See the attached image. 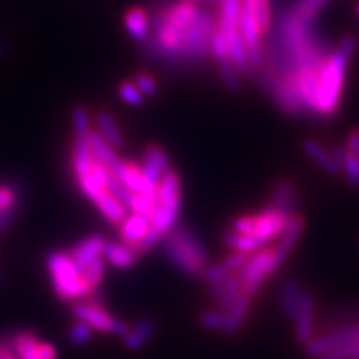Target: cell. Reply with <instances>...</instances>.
Instances as JSON below:
<instances>
[{"mask_svg":"<svg viewBox=\"0 0 359 359\" xmlns=\"http://www.w3.org/2000/svg\"><path fill=\"white\" fill-rule=\"evenodd\" d=\"M180 212H182V182L178 173L170 168L156 187V206L150 218V231L138 246L137 253L143 255L160 245V241L170 235L178 224Z\"/></svg>","mask_w":359,"mask_h":359,"instance_id":"cell-1","label":"cell"},{"mask_svg":"<svg viewBox=\"0 0 359 359\" xmlns=\"http://www.w3.org/2000/svg\"><path fill=\"white\" fill-rule=\"evenodd\" d=\"M354 50H356V39L353 35H346V37L341 39L339 45L333 52L327 53L320 72L316 114L331 116L338 111L341 97H343L348 65Z\"/></svg>","mask_w":359,"mask_h":359,"instance_id":"cell-2","label":"cell"},{"mask_svg":"<svg viewBox=\"0 0 359 359\" xmlns=\"http://www.w3.org/2000/svg\"><path fill=\"white\" fill-rule=\"evenodd\" d=\"M198 8L195 2L180 0L172 7L161 11L155 19V40L161 53L168 57H178L183 47L187 30L195 20Z\"/></svg>","mask_w":359,"mask_h":359,"instance_id":"cell-3","label":"cell"},{"mask_svg":"<svg viewBox=\"0 0 359 359\" xmlns=\"http://www.w3.org/2000/svg\"><path fill=\"white\" fill-rule=\"evenodd\" d=\"M304 351L320 359H359V321L313 338L304 344Z\"/></svg>","mask_w":359,"mask_h":359,"instance_id":"cell-4","label":"cell"},{"mask_svg":"<svg viewBox=\"0 0 359 359\" xmlns=\"http://www.w3.org/2000/svg\"><path fill=\"white\" fill-rule=\"evenodd\" d=\"M47 269L50 275L52 286L57 296L64 302H79L88 296V290L85 286L82 273L64 251H53L47 258Z\"/></svg>","mask_w":359,"mask_h":359,"instance_id":"cell-5","label":"cell"},{"mask_svg":"<svg viewBox=\"0 0 359 359\" xmlns=\"http://www.w3.org/2000/svg\"><path fill=\"white\" fill-rule=\"evenodd\" d=\"M278 268L280 266L275 259V250L273 248H259L253 255H250L248 262L238 273L241 283H243L245 293L255 298V294H258V291L263 288L266 278L276 273Z\"/></svg>","mask_w":359,"mask_h":359,"instance_id":"cell-6","label":"cell"},{"mask_svg":"<svg viewBox=\"0 0 359 359\" xmlns=\"http://www.w3.org/2000/svg\"><path fill=\"white\" fill-rule=\"evenodd\" d=\"M238 29H240L241 39H243L245 47H246L248 67L259 69L264 62L263 48H262L263 32L262 29H259L253 0H243V2H241V13H240V22H238Z\"/></svg>","mask_w":359,"mask_h":359,"instance_id":"cell-7","label":"cell"},{"mask_svg":"<svg viewBox=\"0 0 359 359\" xmlns=\"http://www.w3.org/2000/svg\"><path fill=\"white\" fill-rule=\"evenodd\" d=\"M217 29V20L210 12H198L195 20L187 30L183 39V47L178 58L182 60H193L201 58L210 50V39Z\"/></svg>","mask_w":359,"mask_h":359,"instance_id":"cell-8","label":"cell"},{"mask_svg":"<svg viewBox=\"0 0 359 359\" xmlns=\"http://www.w3.org/2000/svg\"><path fill=\"white\" fill-rule=\"evenodd\" d=\"M290 218L291 217L280 212V210L273 208V206H266L258 215H255L253 236L257 238L262 246L266 245L281 235Z\"/></svg>","mask_w":359,"mask_h":359,"instance_id":"cell-9","label":"cell"},{"mask_svg":"<svg viewBox=\"0 0 359 359\" xmlns=\"http://www.w3.org/2000/svg\"><path fill=\"white\" fill-rule=\"evenodd\" d=\"M72 314L75 320L87 323L97 333H110L114 330L116 318L107 311L100 303L97 302H77L72 306Z\"/></svg>","mask_w":359,"mask_h":359,"instance_id":"cell-10","label":"cell"},{"mask_svg":"<svg viewBox=\"0 0 359 359\" xmlns=\"http://www.w3.org/2000/svg\"><path fill=\"white\" fill-rule=\"evenodd\" d=\"M160 245H161V251H163V257L167 258L175 268L193 278L201 275L203 268H201L200 264L191 258V255L188 253L182 245H180V241L172 235V233L165 236L163 240L160 241Z\"/></svg>","mask_w":359,"mask_h":359,"instance_id":"cell-11","label":"cell"},{"mask_svg":"<svg viewBox=\"0 0 359 359\" xmlns=\"http://www.w3.org/2000/svg\"><path fill=\"white\" fill-rule=\"evenodd\" d=\"M314 318H316V298L309 291H304L302 303L294 316V336L303 346L314 338Z\"/></svg>","mask_w":359,"mask_h":359,"instance_id":"cell-12","label":"cell"},{"mask_svg":"<svg viewBox=\"0 0 359 359\" xmlns=\"http://www.w3.org/2000/svg\"><path fill=\"white\" fill-rule=\"evenodd\" d=\"M304 228H306V222H304L302 215L296 213L290 218L288 224H286V228L280 235V243L276 245V248H273L275 250V259L278 266H281V264L285 263V259L293 253V248L298 245Z\"/></svg>","mask_w":359,"mask_h":359,"instance_id":"cell-13","label":"cell"},{"mask_svg":"<svg viewBox=\"0 0 359 359\" xmlns=\"http://www.w3.org/2000/svg\"><path fill=\"white\" fill-rule=\"evenodd\" d=\"M170 168H172L170 167V156L163 148L160 145L147 147L145 154H143L142 170L145 178L151 183V185L158 187L160 180L163 178V175L167 173Z\"/></svg>","mask_w":359,"mask_h":359,"instance_id":"cell-14","label":"cell"},{"mask_svg":"<svg viewBox=\"0 0 359 359\" xmlns=\"http://www.w3.org/2000/svg\"><path fill=\"white\" fill-rule=\"evenodd\" d=\"M118 226L120 241L137 251L142 241L147 238L148 231H150V219L138 213H130L123 218V222Z\"/></svg>","mask_w":359,"mask_h":359,"instance_id":"cell-15","label":"cell"},{"mask_svg":"<svg viewBox=\"0 0 359 359\" xmlns=\"http://www.w3.org/2000/svg\"><path fill=\"white\" fill-rule=\"evenodd\" d=\"M172 235L177 238L180 241V245L185 248L188 253L191 255V258L195 259L196 263L200 264L201 268L208 266L210 264V255H208V250H206V246L203 245V241H201V238L196 235V231L193 230L191 226H188V224H177V226L173 228Z\"/></svg>","mask_w":359,"mask_h":359,"instance_id":"cell-16","label":"cell"},{"mask_svg":"<svg viewBox=\"0 0 359 359\" xmlns=\"http://www.w3.org/2000/svg\"><path fill=\"white\" fill-rule=\"evenodd\" d=\"M269 200H271L269 206L280 210V212L288 215V217H293V215L298 213V191H296L293 182L288 178H281L280 182H276Z\"/></svg>","mask_w":359,"mask_h":359,"instance_id":"cell-17","label":"cell"},{"mask_svg":"<svg viewBox=\"0 0 359 359\" xmlns=\"http://www.w3.org/2000/svg\"><path fill=\"white\" fill-rule=\"evenodd\" d=\"M105 241L107 240L102 235H92L74 246V250H72L69 255L70 258L74 259V263L77 264L80 271H82L83 268H87L90 263L103 258V246H105Z\"/></svg>","mask_w":359,"mask_h":359,"instance_id":"cell-18","label":"cell"},{"mask_svg":"<svg viewBox=\"0 0 359 359\" xmlns=\"http://www.w3.org/2000/svg\"><path fill=\"white\" fill-rule=\"evenodd\" d=\"M266 80H268L269 93L276 98L278 105H280L286 114L290 115L302 114L303 111L302 103H299L296 93L290 88V85L283 80V77H278V75H268Z\"/></svg>","mask_w":359,"mask_h":359,"instance_id":"cell-19","label":"cell"},{"mask_svg":"<svg viewBox=\"0 0 359 359\" xmlns=\"http://www.w3.org/2000/svg\"><path fill=\"white\" fill-rule=\"evenodd\" d=\"M251 304H253V296L246 294L243 291V293L240 294V298L235 302V304L226 311V320H224V326L222 330V333L224 336L233 338V336L240 333V330L243 327L246 316H248L251 309Z\"/></svg>","mask_w":359,"mask_h":359,"instance_id":"cell-20","label":"cell"},{"mask_svg":"<svg viewBox=\"0 0 359 359\" xmlns=\"http://www.w3.org/2000/svg\"><path fill=\"white\" fill-rule=\"evenodd\" d=\"M304 290L302 288L298 281L294 278H286V280L281 281L280 285V304L281 311L285 314L286 320L293 321L296 316V311H298L299 303H302Z\"/></svg>","mask_w":359,"mask_h":359,"instance_id":"cell-21","label":"cell"},{"mask_svg":"<svg viewBox=\"0 0 359 359\" xmlns=\"http://www.w3.org/2000/svg\"><path fill=\"white\" fill-rule=\"evenodd\" d=\"M138 253L130 246L123 245L122 241L116 243V241H105L103 246V259L111 266L118 269H128L137 263Z\"/></svg>","mask_w":359,"mask_h":359,"instance_id":"cell-22","label":"cell"},{"mask_svg":"<svg viewBox=\"0 0 359 359\" xmlns=\"http://www.w3.org/2000/svg\"><path fill=\"white\" fill-rule=\"evenodd\" d=\"M302 147L304 154H306L309 158L318 165V167L325 170L327 175H331V177H339L341 175L339 165L336 163L333 156H331L330 150L323 147L320 142L313 140V138H306V140L302 143Z\"/></svg>","mask_w":359,"mask_h":359,"instance_id":"cell-23","label":"cell"},{"mask_svg":"<svg viewBox=\"0 0 359 359\" xmlns=\"http://www.w3.org/2000/svg\"><path fill=\"white\" fill-rule=\"evenodd\" d=\"M155 334V321L151 318H142L137 321V325L130 327V331L123 336V344L128 351H138L147 343L154 338Z\"/></svg>","mask_w":359,"mask_h":359,"instance_id":"cell-24","label":"cell"},{"mask_svg":"<svg viewBox=\"0 0 359 359\" xmlns=\"http://www.w3.org/2000/svg\"><path fill=\"white\" fill-rule=\"evenodd\" d=\"M123 24L127 27L128 34L137 40V42H147L150 37V19L145 8L132 7L128 8L123 17Z\"/></svg>","mask_w":359,"mask_h":359,"instance_id":"cell-25","label":"cell"},{"mask_svg":"<svg viewBox=\"0 0 359 359\" xmlns=\"http://www.w3.org/2000/svg\"><path fill=\"white\" fill-rule=\"evenodd\" d=\"M95 122H97V132L102 135L103 140L109 143L111 148L118 150V148H122L125 145L123 135L120 132V127L118 123H116V120L114 118V115L109 114V111L100 110L95 115Z\"/></svg>","mask_w":359,"mask_h":359,"instance_id":"cell-26","label":"cell"},{"mask_svg":"<svg viewBox=\"0 0 359 359\" xmlns=\"http://www.w3.org/2000/svg\"><path fill=\"white\" fill-rule=\"evenodd\" d=\"M93 205H95L98 212L103 215V218H105L109 223L115 224V226H118V224L123 222V218L127 217V212H128V210L123 206V203H120V201L116 200L110 191H107L105 195H102Z\"/></svg>","mask_w":359,"mask_h":359,"instance_id":"cell-27","label":"cell"},{"mask_svg":"<svg viewBox=\"0 0 359 359\" xmlns=\"http://www.w3.org/2000/svg\"><path fill=\"white\" fill-rule=\"evenodd\" d=\"M39 348L40 339L29 331L15 334L12 339V349L17 359H40Z\"/></svg>","mask_w":359,"mask_h":359,"instance_id":"cell-28","label":"cell"},{"mask_svg":"<svg viewBox=\"0 0 359 359\" xmlns=\"http://www.w3.org/2000/svg\"><path fill=\"white\" fill-rule=\"evenodd\" d=\"M243 293V283H241V278L238 275H230L228 276L226 283H224L222 293H219L217 298V309L219 311L226 313L230 309L240 294Z\"/></svg>","mask_w":359,"mask_h":359,"instance_id":"cell-29","label":"cell"},{"mask_svg":"<svg viewBox=\"0 0 359 359\" xmlns=\"http://www.w3.org/2000/svg\"><path fill=\"white\" fill-rule=\"evenodd\" d=\"M222 241L224 246H228V248H231L233 251H241V253L248 255V257L262 248L259 241L253 235H243V233L236 231L224 233Z\"/></svg>","mask_w":359,"mask_h":359,"instance_id":"cell-30","label":"cell"},{"mask_svg":"<svg viewBox=\"0 0 359 359\" xmlns=\"http://www.w3.org/2000/svg\"><path fill=\"white\" fill-rule=\"evenodd\" d=\"M87 140L90 148H92L93 156H95L98 161H102L103 165H107V167H110V165L118 158L115 148H111L109 143L103 140V137L97 132V130H92V132L88 133Z\"/></svg>","mask_w":359,"mask_h":359,"instance_id":"cell-31","label":"cell"},{"mask_svg":"<svg viewBox=\"0 0 359 359\" xmlns=\"http://www.w3.org/2000/svg\"><path fill=\"white\" fill-rule=\"evenodd\" d=\"M105 271H107V262L103 258L90 263L87 268H83L82 271H80L82 273L83 283H85V286H87L88 293H95V291L98 290L103 276H105Z\"/></svg>","mask_w":359,"mask_h":359,"instance_id":"cell-32","label":"cell"},{"mask_svg":"<svg viewBox=\"0 0 359 359\" xmlns=\"http://www.w3.org/2000/svg\"><path fill=\"white\" fill-rule=\"evenodd\" d=\"M326 2L327 0H298L293 13L303 22L313 24V20L316 19L318 13L321 12V8L326 6Z\"/></svg>","mask_w":359,"mask_h":359,"instance_id":"cell-33","label":"cell"},{"mask_svg":"<svg viewBox=\"0 0 359 359\" xmlns=\"http://www.w3.org/2000/svg\"><path fill=\"white\" fill-rule=\"evenodd\" d=\"M72 125H74V133L75 138H83L88 137V133L92 132V120H90V114L85 107L79 105L75 107L74 114H72Z\"/></svg>","mask_w":359,"mask_h":359,"instance_id":"cell-34","label":"cell"},{"mask_svg":"<svg viewBox=\"0 0 359 359\" xmlns=\"http://www.w3.org/2000/svg\"><path fill=\"white\" fill-rule=\"evenodd\" d=\"M341 173H344V180L349 187L359 188V156L346 151L341 161Z\"/></svg>","mask_w":359,"mask_h":359,"instance_id":"cell-35","label":"cell"},{"mask_svg":"<svg viewBox=\"0 0 359 359\" xmlns=\"http://www.w3.org/2000/svg\"><path fill=\"white\" fill-rule=\"evenodd\" d=\"M219 79H222V82L224 87H226L230 92L236 93L240 92L241 88V82H240V72L235 69V65L231 64V62H219Z\"/></svg>","mask_w":359,"mask_h":359,"instance_id":"cell-36","label":"cell"},{"mask_svg":"<svg viewBox=\"0 0 359 359\" xmlns=\"http://www.w3.org/2000/svg\"><path fill=\"white\" fill-rule=\"evenodd\" d=\"M224 320H226V313L219 311V309H206L200 314L198 323L201 327L208 331H222L224 326Z\"/></svg>","mask_w":359,"mask_h":359,"instance_id":"cell-37","label":"cell"},{"mask_svg":"<svg viewBox=\"0 0 359 359\" xmlns=\"http://www.w3.org/2000/svg\"><path fill=\"white\" fill-rule=\"evenodd\" d=\"M230 275L231 273L228 271V268L224 266V263L218 262V263H210L208 266H205L200 276L203 278L205 285H212V283L226 280Z\"/></svg>","mask_w":359,"mask_h":359,"instance_id":"cell-38","label":"cell"},{"mask_svg":"<svg viewBox=\"0 0 359 359\" xmlns=\"http://www.w3.org/2000/svg\"><path fill=\"white\" fill-rule=\"evenodd\" d=\"M92 336H93V330L87 325V323L77 320L70 326L69 338L75 346H83L85 343H88V341L92 339Z\"/></svg>","mask_w":359,"mask_h":359,"instance_id":"cell-39","label":"cell"},{"mask_svg":"<svg viewBox=\"0 0 359 359\" xmlns=\"http://www.w3.org/2000/svg\"><path fill=\"white\" fill-rule=\"evenodd\" d=\"M118 93L120 97H122V100L132 107H142L143 100H145L143 93L138 90V87L133 82L120 83Z\"/></svg>","mask_w":359,"mask_h":359,"instance_id":"cell-40","label":"cell"},{"mask_svg":"<svg viewBox=\"0 0 359 359\" xmlns=\"http://www.w3.org/2000/svg\"><path fill=\"white\" fill-rule=\"evenodd\" d=\"M210 50H212L213 55L217 57L219 62H226L228 60L226 37H224V34L218 29V27L215 29L212 39H210ZM228 62H230V60H228Z\"/></svg>","mask_w":359,"mask_h":359,"instance_id":"cell-41","label":"cell"},{"mask_svg":"<svg viewBox=\"0 0 359 359\" xmlns=\"http://www.w3.org/2000/svg\"><path fill=\"white\" fill-rule=\"evenodd\" d=\"M253 4L259 29H262L263 35H266L269 27H271V4H269V0H253Z\"/></svg>","mask_w":359,"mask_h":359,"instance_id":"cell-42","label":"cell"},{"mask_svg":"<svg viewBox=\"0 0 359 359\" xmlns=\"http://www.w3.org/2000/svg\"><path fill=\"white\" fill-rule=\"evenodd\" d=\"M135 85H137L138 90L143 93V97H154L156 92H158V83L154 75H150L148 72H140L135 77Z\"/></svg>","mask_w":359,"mask_h":359,"instance_id":"cell-43","label":"cell"},{"mask_svg":"<svg viewBox=\"0 0 359 359\" xmlns=\"http://www.w3.org/2000/svg\"><path fill=\"white\" fill-rule=\"evenodd\" d=\"M222 262L224 263V266L228 268V271H230L231 275H238L240 269L245 266L246 262H248V255L241 253V251H233V253L226 255Z\"/></svg>","mask_w":359,"mask_h":359,"instance_id":"cell-44","label":"cell"},{"mask_svg":"<svg viewBox=\"0 0 359 359\" xmlns=\"http://www.w3.org/2000/svg\"><path fill=\"white\" fill-rule=\"evenodd\" d=\"M231 231L243 233V235H253L255 231V215H243L231 222Z\"/></svg>","mask_w":359,"mask_h":359,"instance_id":"cell-45","label":"cell"},{"mask_svg":"<svg viewBox=\"0 0 359 359\" xmlns=\"http://www.w3.org/2000/svg\"><path fill=\"white\" fill-rule=\"evenodd\" d=\"M15 190L12 187L2 185L0 187V213L7 212V210L15 208Z\"/></svg>","mask_w":359,"mask_h":359,"instance_id":"cell-46","label":"cell"},{"mask_svg":"<svg viewBox=\"0 0 359 359\" xmlns=\"http://www.w3.org/2000/svg\"><path fill=\"white\" fill-rule=\"evenodd\" d=\"M344 148H346V151H349V154L359 156V127L353 128L351 132H349Z\"/></svg>","mask_w":359,"mask_h":359,"instance_id":"cell-47","label":"cell"},{"mask_svg":"<svg viewBox=\"0 0 359 359\" xmlns=\"http://www.w3.org/2000/svg\"><path fill=\"white\" fill-rule=\"evenodd\" d=\"M39 356H40V359H57V349L53 344L45 343V341H40Z\"/></svg>","mask_w":359,"mask_h":359,"instance_id":"cell-48","label":"cell"},{"mask_svg":"<svg viewBox=\"0 0 359 359\" xmlns=\"http://www.w3.org/2000/svg\"><path fill=\"white\" fill-rule=\"evenodd\" d=\"M13 218H15V208L7 210V212L0 213V233L6 230L7 226H11V223L13 222Z\"/></svg>","mask_w":359,"mask_h":359,"instance_id":"cell-49","label":"cell"},{"mask_svg":"<svg viewBox=\"0 0 359 359\" xmlns=\"http://www.w3.org/2000/svg\"><path fill=\"white\" fill-rule=\"evenodd\" d=\"M130 331V326L127 325V323L125 321H122V320H116L115 321V325H114V330H111V334H115V336H123L127 334Z\"/></svg>","mask_w":359,"mask_h":359,"instance_id":"cell-50","label":"cell"},{"mask_svg":"<svg viewBox=\"0 0 359 359\" xmlns=\"http://www.w3.org/2000/svg\"><path fill=\"white\" fill-rule=\"evenodd\" d=\"M0 359H17V356L12 348L6 346V344H0Z\"/></svg>","mask_w":359,"mask_h":359,"instance_id":"cell-51","label":"cell"},{"mask_svg":"<svg viewBox=\"0 0 359 359\" xmlns=\"http://www.w3.org/2000/svg\"><path fill=\"white\" fill-rule=\"evenodd\" d=\"M356 13H358V15H359V2L356 4Z\"/></svg>","mask_w":359,"mask_h":359,"instance_id":"cell-52","label":"cell"},{"mask_svg":"<svg viewBox=\"0 0 359 359\" xmlns=\"http://www.w3.org/2000/svg\"><path fill=\"white\" fill-rule=\"evenodd\" d=\"M2 280H4V278H2V273H0V285H2Z\"/></svg>","mask_w":359,"mask_h":359,"instance_id":"cell-53","label":"cell"},{"mask_svg":"<svg viewBox=\"0 0 359 359\" xmlns=\"http://www.w3.org/2000/svg\"><path fill=\"white\" fill-rule=\"evenodd\" d=\"M190 2H195V0H190Z\"/></svg>","mask_w":359,"mask_h":359,"instance_id":"cell-54","label":"cell"}]
</instances>
